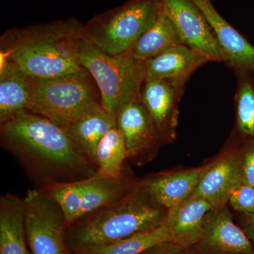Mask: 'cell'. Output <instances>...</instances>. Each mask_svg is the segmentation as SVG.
I'll return each instance as SVG.
<instances>
[{
    "label": "cell",
    "instance_id": "1",
    "mask_svg": "<svg viewBox=\"0 0 254 254\" xmlns=\"http://www.w3.org/2000/svg\"><path fill=\"white\" fill-rule=\"evenodd\" d=\"M1 146L19 163L36 189L83 181L97 167L73 144L65 128L22 110L0 123Z\"/></svg>",
    "mask_w": 254,
    "mask_h": 254
},
{
    "label": "cell",
    "instance_id": "2",
    "mask_svg": "<svg viewBox=\"0 0 254 254\" xmlns=\"http://www.w3.org/2000/svg\"><path fill=\"white\" fill-rule=\"evenodd\" d=\"M83 23L77 18L9 28L0 38V59L32 78H47L82 71L78 46Z\"/></svg>",
    "mask_w": 254,
    "mask_h": 254
},
{
    "label": "cell",
    "instance_id": "3",
    "mask_svg": "<svg viewBox=\"0 0 254 254\" xmlns=\"http://www.w3.org/2000/svg\"><path fill=\"white\" fill-rule=\"evenodd\" d=\"M168 209L155 201L139 183L123 199L80 218L67 227L66 248L86 252L165 223Z\"/></svg>",
    "mask_w": 254,
    "mask_h": 254
},
{
    "label": "cell",
    "instance_id": "4",
    "mask_svg": "<svg viewBox=\"0 0 254 254\" xmlns=\"http://www.w3.org/2000/svg\"><path fill=\"white\" fill-rule=\"evenodd\" d=\"M101 106L99 88L86 68L56 77H30L26 110L62 126L74 123Z\"/></svg>",
    "mask_w": 254,
    "mask_h": 254
},
{
    "label": "cell",
    "instance_id": "5",
    "mask_svg": "<svg viewBox=\"0 0 254 254\" xmlns=\"http://www.w3.org/2000/svg\"><path fill=\"white\" fill-rule=\"evenodd\" d=\"M162 10L161 0H131L83 24L81 39L107 54L129 53L138 38L154 24Z\"/></svg>",
    "mask_w": 254,
    "mask_h": 254
},
{
    "label": "cell",
    "instance_id": "6",
    "mask_svg": "<svg viewBox=\"0 0 254 254\" xmlns=\"http://www.w3.org/2000/svg\"><path fill=\"white\" fill-rule=\"evenodd\" d=\"M78 60L99 88L102 106L116 115L128 102L140 96L145 80V62L131 53L107 54L81 39Z\"/></svg>",
    "mask_w": 254,
    "mask_h": 254
},
{
    "label": "cell",
    "instance_id": "7",
    "mask_svg": "<svg viewBox=\"0 0 254 254\" xmlns=\"http://www.w3.org/2000/svg\"><path fill=\"white\" fill-rule=\"evenodd\" d=\"M23 201L25 233L32 254H67V222L58 203L36 188L27 190Z\"/></svg>",
    "mask_w": 254,
    "mask_h": 254
},
{
    "label": "cell",
    "instance_id": "8",
    "mask_svg": "<svg viewBox=\"0 0 254 254\" xmlns=\"http://www.w3.org/2000/svg\"><path fill=\"white\" fill-rule=\"evenodd\" d=\"M116 123L125 138L127 160L133 165L142 166L150 163L167 144L140 96L119 110Z\"/></svg>",
    "mask_w": 254,
    "mask_h": 254
},
{
    "label": "cell",
    "instance_id": "9",
    "mask_svg": "<svg viewBox=\"0 0 254 254\" xmlns=\"http://www.w3.org/2000/svg\"><path fill=\"white\" fill-rule=\"evenodd\" d=\"M165 14L171 20L185 46L206 56L210 62L225 63V58L203 13L191 0H161Z\"/></svg>",
    "mask_w": 254,
    "mask_h": 254
},
{
    "label": "cell",
    "instance_id": "10",
    "mask_svg": "<svg viewBox=\"0 0 254 254\" xmlns=\"http://www.w3.org/2000/svg\"><path fill=\"white\" fill-rule=\"evenodd\" d=\"M190 250L191 254H254L253 244L227 205L213 209L203 235Z\"/></svg>",
    "mask_w": 254,
    "mask_h": 254
},
{
    "label": "cell",
    "instance_id": "11",
    "mask_svg": "<svg viewBox=\"0 0 254 254\" xmlns=\"http://www.w3.org/2000/svg\"><path fill=\"white\" fill-rule=\"evenodd\" d=\"M186 83L169 80H145L140 100L167 144L177 136L181 100Z\"/></svg>",
    "mask_w": 254,
    "mask_h": 254
},
{
    "label": "cell",
    "instance_id": "12",
    "mask_svg": "<svg viewBox=\"0 0 254 254\" xmlns=\"http://www.w3.org/2000/svg\"><path fill=\"white\" fill-rule=\"evenodd\" d=\"M240 148L235 139L227 142L212 160L193 194L199 195L215 207L227 205L229 196L242 183Z\"/></svg>",
    "mask_w": 254,
    "mask_h": 254
},
{
    "label": "cell",
    "instance_id": "13",
    "mask_svg": "<svg viewBox=\"0 0 254 254\" xmlns=\"http://www.w3.org/2000/svg\"><path fill=\"white\" fill-rule=\"evenodd\" d=\"M212 160L193 168L166 170L141 179L142 187L160 205L170 209L194 193Z\"/></svg>",
    "mask_w": 254,
    "mask_h": 254
},
{
    "label": "cell",
    "instance_id": "14",
    "mask_svg": "<svg viewBox=\"0 0 254 254\" xmlns=\"http://www.w3.org/2000/svg\"><path fill=\"white\" fill-rule=\"evenodd\" d=\"M208 21L225 58L236 73L254 71V47L232 27L213 6L211 0H191Z\"/></svg>",
    "mask_w": 254,
    "mask_h": 254
},
{
    "label": "cell",
    "instance_id": "15",
    "mask_svg": "<svg viewBox=\"0 0 254 254\" xmlns=\"http://www.w3.org/2000/svg\"><path fill=\"white\" fill-rule=\"evenodd\" d=\"M215 207L199 195L192 194L168 209L165 225L170 242L190 249L204 232L209 217Z\"/></svg>",
    "mask_w": 254,
    "mask_h": 254
},
{
    "label": "cell",
    "instance_id": "16",
    "mask_svg": "<svg viewBox=\"0 0 254 254\" xmlns=\"http://www.w3.org/2000/svg\"><path fill=\"white\" fill-rule=\"evenodd\" d=\"M139 182L127 163L123 173L117 176L97 174L84 180L79 219L123 199Z\"/></svg>",
    "mask_w": 254,
    "mask_h": 254
},
{
    "label": "cell",
    "instance_id": "17",
    "mask_svg": "<svg viewBox=\"0 0 254 254\" xmlns=\"http://www.w3.org/2000/svg\"><path fill=\"white\" fill-rule=\"evenodd\" d=\"M210 62L185 45L174 46L145 61V80H169L186 83L197 68Z\"/></svg>",
    "mask_w": 254,
    "mask_h": 254
},
{
    "label": "cell",
    "instance_id": "18",
    "mask_svg": "<svg viewBox=\"0 0 254 254\" xmlns=\"http://www.w3.org/2000/svg\"><path fill=\"white\" fill-rule=\"evenodd\" d=\"M63 127L78 151L96 166L97 148L105 135L117 127L116 115L101 106L77 121Z\"/></svg>",
    "mask_w": 254,
    "mask_h": 254
},
{
    "label": "cell",
    "instance_id": "19",
    "mask_svg": "<svg viewBox=\"0 0 254 254\" xmlns=\"http://www.w3.org/2000/svg\"><path fill=\"white\" fill-rule=\"evenodd\" d=\"M26 244L23 198L5 193L0 198V254H29Z\"/></svg>",
    "mask_w": 254,
    "mask_h": 254
},
{
    "label": "cell",
    "instance_id": "20",
    "mask_svg": "<svg viewBox=\"0 0 254 254\" xmlns=\"http://www.w3.org/2000/svg\"><path fill=\"white\" fill-rule=\"evenodd\" d=\"M29 99L30 76L0 59V123L26 110Z\"/></svg>",
    "mask_w": 254,
    "mask_h": 254
},
{
    "label": "cell",
    "instance_id": "21",
    "mask_svg": "<svg viewBox=\"0 0 254 254\" xmlns=\"http://www.w3.org/2000/svg\"><path fill=\"white\" fill-rule=\"evenodd\" d=\"M182 44L176 28L163 9L154 24L138 38L130 53L136 59L145 62Z\"/></svg>",
    "mask_w": 254,
    "mask_h": 254
},
{
    "label": "cell",
    "instance_id": "22",
    "mask_svg": "<svg viewBox=\"0 0 254 254\" xmlns=\"http://www.w3.org/2000/svg\"><path fill=\"white\" fill-rule=\"evenodd\" d=\"M127 161L125 138L116 127L105 135L97 148L95 165L98 174L105 176L120 175Z\"/></svg>",
    "mask_w": 254,
    "mask_h": 254
},
{
    "label": "cell",
    "instance_id": "23",
    "mask_svg": "<svg viewBox=\"0 0 254 254\" xmlns=\"http://www.w3.org/2000/svg\"><path fill=\"white\" fill-rule=\"evenodd\" d=\"M235 94L236 132L244 138L254 139V71L237 73Z\"/></svg>",
    "mask_w": 254,
    "mask_h": 254
},
{
    "label": "cell",
    "instance_id": "24",
    "mask_svg": "<svg viewBox=\"0 0 254 254\" xmlns=\"http://www.w3.org/2000/svg\"><path fill=\"white\" fill-rule=\"evenodd\" d=\"M170 242V233L165 224L150 231L140 232L110 245L86 252L91 254H138L158 244Z\"/></svg>",
    "mask_w": 254,
    "mask_h": 254
},
{
    "label": "cell",
    "instance_id": "25",
    "mask_svg": "<svg viewBox=\"0 0 254 254\" xmlns=\"http://www.w3.org/2000/svg\"><path fill=\"white\" fill-rule=\"evenodd\" d=\"M83 181L59 184L42 190L60 205L67 222V227L77 221L83 198Z\"/></svg>",
    "mask_w": 254,
    "mask_h": 254
},
{
    "label": "cell",
    "instance_id": "26",
    "mask_svg": "<svg viewBox=\"0 0 254 254\" xmlns=\"http://www.w3.org/2000/svg\"><path fill=\"white\" fill-rule=\"evenodd\" d=\"M227 205L239 213L254 214V187L242 182L232 190Z\"/></svg>",
    "mask_w": 254,
    "mask_h": 254
},
{
    "label": "cell",
    "instance_id": "27",
    "mask_svg": "<svg viewBox=\"0 0 254 254\" xmlns=\"http://www.w3.org/2000/svg\"><path fill=\"white\" fill-rule=\"evenodd\" d=\"M244 148H240L242 182L254 187V139Z\"/></svg>",
    "mask_w": 254,
    "mask_h": 254
},
{
    "label": "cell",
    "instance_id": "28",
    "mask_svg": "<svg viewBox=\"0 0 254 254\" xmlns=\"http://www.w3.org/2000/svg\"><path fill=\"white\" fill-rule=\"evenodd\" d=\"M138 254H191L190 249L173 242H165L147 249Z\"/></svg>",
    "mask_w": 254,
    "mask_h": 254
},
{
    "label": "cell",
    "instance_id": "29",
    "mask_svg": "<svg viewBox=\"0 0 254 254\" xmlns=\"http://www.w3.org/2000/svg\"><path fill=\"white\" fill-rule=\"evenodd\" d=\"M240 224L254 247V214H243L240 218Z\"/></svg>",
    "mask_w": 254,
    "mask_h": 254
},
{
    "label": "cell",
    "instance_id": "30",
    "mask_svg": "<svg viewBox=\"0 0 254 254\" xmlns=\"http://www.w3.org/2000/svg\"><path fill=\"white\" fill-rule=\"evenodd\" d=\"M67 254H91L89 253H86V252H69Z\"/></svg>",
    "mask_w": 254,
    "mask_h": 254
}]
</instances>
